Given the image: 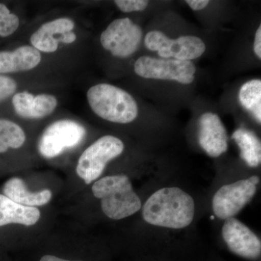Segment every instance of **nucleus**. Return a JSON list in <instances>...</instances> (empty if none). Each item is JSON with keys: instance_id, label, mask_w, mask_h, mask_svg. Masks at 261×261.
<instances>
[{"instance_id": "9", "label": "nucleus", "mask_w": 261, "mask_h": 261, "mask_svg": "<svg viewBox=\"0 0 261 261\" xmlns=\"http://www.w3.org/2000/svg\"><path fill=\"white\" fill-rule=\"evenodd\" d=\"M143 32L129 18L116 19L100 35V43L115 58L125 59L133 56L140 47Z\"/></svg>"}, {"instance_id": "15", "label": "nucleus", "mask_w": 261, "mask_h": 261, "mask_svg": "<svg viewBox=\"0 0 261 261\" xmlns=\"http://www.w3.org/2000/svg\"><path fill=\"white\" fill-rule=\"evenodd\" d=\"M40 218L41 212L37 207L20 205L0 195V227L11 224L34 226Z\"/></svg>"}, {"instance_id": "10", "label": "nucleus", "mask_w": 261, "mask_h": 261, "mask_svg": "<svg viewBox=\"0 0 261 261\" xmlns=\"http://www.w3.org/2000/svg\"><path fill=\"white\" fill-rule=\"evenodd\" d=\"M75 23L72 19L59 18L44 23L30 37L32 47L44 53H56L60 43L70 44L77 39L73 32Z\"/></svg>"}, {"instance_id": "1", "label": "nucleus", "mask_w": 261, "mask_h": 261, "mask_svg": "<svg viewBox=\"0 0 261 261\" xmlns=\"http://www.w3.org/2000/svg\"><path fill=\"white\" fill-rule=\"evenodd\" d=\"M142 207L146 222L159 227L181 229L190 226L195 218V200L176 187L154 192Z\"/></svg>"}, {"instance_id": "11", "label": "nucleus", "mask_w": 261, "mask_h": 261, "mask_svg": "<svg viewBox=\"0 0 261 261\" xmlns=\"http://www.w3.org/2000/svg\"><path fill=\"white\" fill-rule=\"evenodd\" d=\"M224 221L222 237L230 251L238 256L250 260L260 257V238L248 226L234 217Z\"/></svg>"}, {"instance_id": "24", "label": "nucleus", "mask_w": 261, "mask_h": 261, "mask_svg": "<svg viewBox=\"0 0 261 261\" xmlns=\"http://www.w3.org/2000/svg\"><path fill=\"white\" fill-rule=\"evenodd\" d=\"M187 4L195 11L203 10L210 3L208 0H187Z\"/></svg>"}, {"instance_id": "17", "label": "nucleus", "mask_w": 261, "mask_h": 261, "mask_svg": "<svg viewBox=\"0 0 261 261\" xmlns=\"http://www.w3.org/2000/svg\"><path fill=\"white\" fill-rule=\"evenodd\" d=\"M240 104L251 113L257 123H261V80L248 81L239 92Z\"/></svg>"}, {"instance_id": "21", "label": "nucleus", "mask_w": 261, "mask_h": 261, "mask_svg": "<svg viewBox=\"0 0 261 261\" xmlns=\"http://www.w3.org/2000/svg\"><path fill=\"white\" fill-rule=\"evenodd\" d=\"M35 95L24 91L15 93L12 98V104L15 112L20 118L31 119L32 106Z\"/></svg>"}, {"instance_id": "18", "label": "nucleus", "mask_w": 261, "mask_h": 261, "mask_svg": "<svg viewBox=\"0 0 261 261\" xmlns=\"http://www.w3.org/2000/svg\"><path fill=\"white\" fill-rule=\"evenodd\" d=\"M27 140L23 128L15 122L0 118V153L20 148Z\"/></svg>"}, {"instance_id": "23", "label": "nucleus", "mask_w": 261, "mask_h": 261, "mask_svg": "<svg viewBox=\"0 0 261 261\" xmlns=\"http://www.w3.org/2000/svg\"><path fill=\"white\" fill-rule=\"evenodd\" d=\"M18 89V84L13 78L0 74V103L14 95Z\"/></svg>"}, {"instance_id": "20", "label": "nucleus", "mask_w": 261, "mask_h": 261, "mask_svg": "<svg viewBox=\"0 0 261 261\" xmlns=\"http://www.w3.org/2000/svg\"><path fill=\"white\" fill-rule=\"evenodd\" d=\"M20 20L15 13L3 3H0V37H10L18 30Z\"/></svg>"}, {"instance_id": "3", "label": "nucleus", "mask_w": 261, "mask_h": 261, "mask_svg": "<svg viewBox=\"0 0 261 261\" xmlns=\"http://www.w3.org/2000/svg\"><path fill=\"white\" fill-rule=\"evenodd\" d=\"M87 101L94 114L111 123L126 124L137 119L138 105L124 89L110 84L92 86L87 92Z\"/></svg>"}, {"instance_id": "6", "label": "nucleus", "mask_w": 261, "mask_h": 261, "mask_svg": "<svg viewBox=\"0 0 261 261\" xmlns=\"http://www.w3.org/2000/svg\"><path fill=\"white\" fill-rule=\"evenodd\" d=\"M86 134L85 128L73 120L55 121L43 132L38 142V150L44 159H54L66 149L80 145Z\"/></svg>"}, {"instance_id": "14", "label": "nucleus", "mask_w": 261, "mask_h": 261, "mask_svg": "<svg viewBox=\"0 0 261 261\" xmlns=\"http://www.w3.org/2000/svg\"><path fill=\"white\" fill-rule=\"evenodd\" d=\"M3 193L10 200L27 207H37L50 202L53 193L49 190L39 192L29 191L21 178L13 177L5 182Z\"/></svg>"}, {"instance_id": "22", "label": "nucleus", "mask_w": 261, "mask_h": 261, "mask_svg": "<svg viewBox=\"0 0 261 261\" xmlns=\"http://www.w3.org/2000/svg\"><path fill=\"white\" fill-rule=\"evenodd\" d=\"M114 3L118 9L126 13L143 11L149 5L146 0H116Z\"/></svg>"}, {"instance_id": "26", "label": "nucleus", "mask_w": 261, "mask_h": 261, "mask_svg": "<svg viewBox=\"0 0 261 261\" xmlns=\"http://www.w3.org/2000/svg\"><path fill=\"white\" fill-rule=\"evenodd\" d=\"M39 261H80V260H65V259L61 258V257H58L55 256V255H44L40 259Z\"/></svg>"}, {"instance_id": "8", "label": "nucleus", "mask_w": 261, "mask_h": 261, "mask_svg": "<svg viewBox=\"0 0 261 261\" xmlns=\"http://www.w3.org/2000/svg\"><path fill=\"white\" fill-rule=\"evenodd\" d=\"M259 181L258 176H252L220 187L212 200L216 217L222 220L234 217L252 200Z\"/></svg>"}, {"instance_id": "7", "label": "nucleus", "mask_w": 261, "mask_h": 261, "mask_svg": "<svg viewBox=\"0 0 261 261\" xmlns=\"http://www.w3.org/2000/svg\"><path fill=\"white\" fill-rule=\"evenodd\" d=\"M136 74L147 80L173 81L190 84L195 80L196 66L192 61L142 56L134 65Z\"/></svg>"}, {"instance_id": "19", "label": "nucleus", "mask_w": 261, "mask_h": 261, "mask_svg": "<svg viewBox=\"0 0 261 261\" xmlns=\"http://www.w3.org/2000/svg\"><path fill=\"white\" fill-rule=\"evenodd\" d=\"M58 103L53 94H37L33 101L31 119H42L49 116L56 111Z\"/></svg>"}, {"instance_id": "2", "label": "nucleus", "mask_w": 261, "mask_h": 261, "mask_svg": "<svg viewBox=\"0 0 261 261\" xmlns=\"http://www.w3.org/2000/svg\"><path fill=\"white\" fill-rule=\"evenodd\" d=\"M92 191L94 197L100 200L102 212L111 219L130 217L142 207V201L126 175H113L99 178L92 185Z\"/></svg>"}, {"instance_id": "16", "label": "nucleus", "mask_w": 261, "mask_h": 261, "mask_svg": "<svg viewBox=\"0 0 261 261\" xmlns=\"http://www.w3.org/2000/svg\"><path fill=\"white\" fill-rule=\"evenodd\" d=\"M240 149V157L251 168H256L261 162V143L252 130L240 128L231 135Z\"/></svg>"}, {"instance_id": "12", "label": "nucleus", "mask_w": 261, "mask_h": 261, "mask_svg": "<svg viewBox=\"0 0 261 261\" xmlns=\"http://www.w3.org/2000/svg\"><path fill=\"white\" fill-rule=\"evenodd\" d=\"M198 142L201 148L210 157H219L227 151V132L221 118L216 113L207 112L200 116Z\"/></svg>"}, {"instance_id": "25", "label": "nucleus", "mask_w": 261, "mask_h": 261, "mask_svg": "<svg viewBox=\"0 0 261 261\" xmlns=\"http://www.w3.org/2000/svg\"><path fill=\"white\" fill-rule=\"evenodd\" d=\"M253 50L255 56L259 60H261V25H259L255 32V40H254Z\"/></svg>"}, {"instance_id": "4", "label": "nucleus", "mask_w": 261, "mask_h": 261, "mask_svg": "<svg viewBox=\"0 0 261 261\" xmlns=\"http://www.w3.org/2000/svg\"><path fill=\"white\" fill-rule=\"evenodd\" d=\"M124 148V144L118 137L103 136L81 154L75 168L77 175L87 185L92 183L100 177L108 163L123 153Z\"/></svg>"}, {"instance_id": "5", "label": "nucleus", "mask_w": 261, "mask_h": 261, "mask_svg": "<svg viewBox=\"0 0 261 261\" xmlns=\"http://www.w3.org/2000/svg\"><path fill=\"white\" fill-rule=\"evenodd\" d=\"M144 44L149 50L156 51L161 58L192 61L200 58L206 50L201 38L192 35L171 39L161 31H150L144 38Z\"/></svg>"}, {"instance_id": "13", "label": "nucleus", "mask_w": 261, "mask_h": 261, "mask_svg": "<svg viewBox=\"0 0 261 261\" xmlns=\"http://www.w3.org/2000/svg\"><path fill=\"white\" fill-rule=\"evenodd\" d=\"M42 55L32 45L20 46L14 50L0 51V74L28 71L37 68Z\"/></svg>"}]
</instances>
